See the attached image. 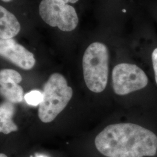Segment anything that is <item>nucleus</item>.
I'll return each mask as SVG.
<instances>
[{
    "label": "nucleus",
    "mask_w": 157,
    "mask_h": 157,
    "mask_svg": "<svg viewBox=\"0 0 157 157\" xmlns=\"http://www.w3.org/2000/svg\"><path fill=\"white\" fill-rule=\"evenodd\" d=\"M94 143L106 157H153L157 152V135L134 124L109 125L96 136Z\"/></svg>",
    "instance_id": "obj_1"
},
{
    "label": "nucleus",
    "mask_w": 157,
    "mask_h": 157,
    "mask_svg": "<svg viewBox=\"0 0 157 157\" xmlns=\"http://www.w3.org/2000/svg\"><path fill=\"white\" fill-rule=\"evenodd\" d=\"M43 100L40 104L38 115L43 123H50L67 107L73 95L65 77L52 73L44 84Z\"/></svg>",
    "instance_id": "obj_2"
},
{
    "label": "nucleus",
    "mask_w": 157,
    "mask_h": 157,
    "mask_svg": "<svg viewBox=\"0 0 157 157\" xmlns=\"http://www.w3.org/2000/svg\"><path fill=\"white\" fill-rule=\"evenodd\" d=\"M82 67L84 82L88 89L95 93L105 90L109 73V51L107 46L100 42L91 44L84 52Z\"/></svg>",
    "instance_id": "obj_3"
},
{
    "label": "nucleus",
    "mask_w": 157,
    "mask_h": 157,
    "mask_svg": "<svg viewBox=\"0 0 157 157\" xmlns=\"http://www.w3.org/2000/svg\"><path fill=\"white\" fill-rule=\"evenodd\" d=\"M39 13L47 24L63 32L72 31L78 25L75 9L61 0H42L40 4Z\"/></svg>",
    "instance_id": "obj_4"
},
{
    "label": "nucleus",
    "mask_w": 157,
    "mask_h": 157,
    "mask_svg": "<svg viewBox=\"0 0 157 157\" xmlns=\"http://www.w3.org/2000/svg\"><path fill=\"white\" fill-rule=\"evenodd\" d=\"M112 87L116 94L124 95L146 87L148 79L145 72L134 64L116 65L112 73Z\"/></svg>",
    "instance_id": "obj_5"
},
{
    "label": "nucleus",
    "mask_w": 157,
    "mask_h": 157,
    "mask_svg": "<svg viewBox=\"0 0 157 157\" xmlns=\"http://www.w3.org/2000/svg\"><path fill=\"white\" fill-rule=\"evenodd\" d=\"M0 54L6 60L24 70H30L36 64L33 54L13 39L0 40Z\"/></svg>",
    "instance_id": "obj_6"
},
{
    "label": "nucleus",
    "mask_w": 157,
    "mask_h": 157,
    "mask_svg": "<svg viewBox=\"0 0 157 157\" xmlns=\"http://www.w3.org/2000/svg\"><path fill=\"white\" fill-rule=\"evenodd\" d=\"M22 80L20 73L11 69L0 71V92L6 101L13 104L20 103L24 98L22 87L19 85Z\"/></svg>",
    "instance_id": "obj_7"
},
{
    "label": "nucleus",
    "mask_w": 157,
    "mask_h": 157,
    "mask_svg": "<svg viewBox=\"0 0 157 157\" xmlns=\"http://www.w3.org/2000/svg\"><path fill=\"white\" fill-rule=\"evenodd\" d=\"M21 30V25L15 16L2 6H0V38L10 39Z\"/></svg>",
    "instance_id": "obj_8"
},
{
    "label": "nucleus",
    "mask_w": 157,
    "mask_h": 157,
    "mask_svg": "<svg viewBox=\"0 0 157 157\" xmlns=\"http://www.w3.org/2000/svg\"><path fill=\"white\" fill-rule=\"evenodd\" d=\"M15 111L13 104L6 101L1 104L0 106V132L5 135H8L13 132H17L18 128L12 121V117Z\"/></svg>",
    "instance_id": "obj_9"
},
{
    "label": "nucleus",
    "mask_w": 157,
    "mask_h": 157,
    "mask_svg": "<svg viewBox=\"0 0 157 157\" xmlns=\"http://www.w3.org/2000/svg\"><path fill=\"white\" fill-rule=\"evenodd\" d=\"M24 98L29 105L37 106L43 100V94L38 90H32L25 94Z\"/></svg>",
    "instance_id": "obj_10"
},
{
    "label": "nucleus",
    "mask_w": 157,
    "mask_h": 157,
    "mask_svg": "<svg viewBox=\"0 0 157 157\" xmlns=\"http://www.w3.org/2000/svg\"><path fill=\"white\" fill-rule=\"evenodd\" d=\"M152 62L155 73V78L157 84V48L153 51L152 54Z\"/></svg>",
    "instance_id": "obj_11"
},
{
    "label": "nucleus",
    "mask_w": 157,
    "mask_h": 157,
    "mask_svg": "<svg viewBox=\"0 0 157 157\" xmlns=\"http://www.w3.org/2000/svg\"><path fill=\"white\" fill-rule=\"evenodd\" d=\"M62 1H63L64 2H65L66 4H68V3H72V4H74L76 3L78 1V0H61Z\"/></svg>",
    "instance_id": "obj_12"
},
{
    "label": "nucleus",
    "mask_w": 157,
    "mask_h": 157,
    "mask_svg": "<svg viewBox=\"0 0 157 157\" xmlns=\"http://www.w3.org/2000/svg\"><path fill=\"white\" fill-rule=\"evenodd\" d=\"M0 157H7V156L6 155V154H4L3 153H1L0 154Z\"/></svg>",
    "instance_id": "obj_13"
},
{
    "label": "nucleus",
    "mask_w": 157,
    "mask_h": 157,
    "mask_svg": "<svg viewBox=\"0 0 157 157\" xmlns=\"http://www.w3.org/2000/svg\"><path fill=\"white\" fill-rule=\"evenodd\" d=\"M2 1L4 2H8L11 1L12 0H2Z\"/></svg>",
    "instance_id": "obj_14"
}]
</instances>
